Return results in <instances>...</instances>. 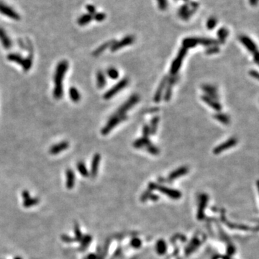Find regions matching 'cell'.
I'll return each mask as SVG.
<instances>
[{
	"instance_id": "22",
	"label": "cell",
	"mask_w": 259,
	"mask_h": 259,
	"mask_svg": "<svg viewBox=\"0 0 259 259\" xmlns=\"http://www.w3.org/2000/svg\"><path fill=\"white\" fill-rule=\"evenodd\" d=\"M213 118L217 121H218V122H220L223 125H228L230 122V118L229 115L226 113H221V112H218V113H214L213 115Z\"/></svg>"
},
{
	"instance_id": "25",
	"label": "cell",
	"mask_w": 259,
	"mask_h": 259,
	"mask_svg": "<svg viewBox=\"0 0 259 259\" xmlns=\"http://www.w3.org/2000/svg\"><path fill=\"white\" fill-rule=\"evenodd\" d=\"M198 45L197 38L196 37H187L183 39L182 41V47L188 49L194 48L197 47Z\"/></svg>"
},
{
	"instance_id": "18",
	"label": "cell",
	"mask_w": 259,
	"mask_h": 259,
	"mask_svg": "<svg viewBox=\"0 0 259 259\" xmlns=\"http://www.w3.org/2000/svg\"><path fill=\"white\" fill-rule=\"evenodd\" d=\"M151 143H152V142L149 139V137H145L142 136L141 137H139V138L135 140L133 142V143H132V146L136 149H141L146 148V147L149 146Z\"/></svg>"
},
{
	"instance_id": "4",
	"label": "cell",
	"mask_w": 259,
	"mask_h": 259,
	"mask_svg": "<svg viewBox=\"0 0 259 259\" xmlns=\"http://www.w3.org/2000/svg\"><path fill=\"white\" fill-rule=\"evenodd\" d=\"M187 49L184 47H181L179 49L176 58H174V60H173L171 63L169 71L170 75L173 76L178 74L179 70H180L181 67V65H182V62L184 58H185L186 54H187Z\"/></svg>"
},
{
	"instance_id": "11",
	"label": "cell",
	"mask_w": 259,
	"mask_h": 259,
	"mask_svg": "<svg viewBox=\"0 0 259 259\" xmlns=\"http://www.w3.org/2000/svg\"><path fill=\"white\" fill-rule=\"evenodd\" d=\"M168 78H169V76H167V75L163 77V79H161V82L159 84V86H158V87L157 88V89H156V91L155 94H154V96H153V102L156 104L159 103V102L161 101L163 99L165 88L167 84Z\"/></svg>"
},
{
	"instance_id": "3",
	"label": "cell",
	"mask_w": 259,
	"mask_h": 259,
	"mask_svg": "<svg viewBox=\"0 0 259 259\" xmlns=\"http://www.w3.org/2000/svg\"><path fill=\"white\" fill-rule=\"evenodd\" d=\"M128 117L127 115H117L114 113L107 121L106 125L102 128L101 130V133L102 135H107L115 128L116 126H118L120 123L124 122L126 120H127Z\"/></svg>"
},
{
	"instance_id": "19",
	"label": "cell",
	"mask_w": 259,
	"mask_h": 259,
	"mask_svg": "<svg viewBox=\"0 0 259 259\" xmlns=\"http://www.w3.org/2000/svg\"><path fill=\"white\" fill-rule=\"evenodd\" d=\"M66 186L68 189H71L74 188V184H75V175L73 170L71 169H68L66 172Z\"/></svg>"
},
{
	"instance_id": "12",
	"label": "cell",
	"mask_w": 259,
	"mask_h": 259,
	"mask_svg": "<svg viewBox=\"0 0 259 259\" xmlns=\"http://www.w3.org/2000/svg\"><path fill=\"white\" fill-rule=\"evenodd\" d=\"M201 89L203 92H204V94L213 99L218 100L220 99V95L218 94V88L215 86L209 84H204L201 86Z\"/></svg>"
},
{
	"instance_id": "45",
	"label": "cell",
	"mask_w": 259,
	"mask_h": 259,
	"mask_svg": "<svg viewBox=\"0 0 259 259\" xmlns=\"http://www.w3.org/2000/svg\"><path fill=\"white\" fill-rule=\"evenodd\" d=\"M142 132H143V137H149L151 135L150 132V127L148 124H145L143 127V130H142Z\"/></svg>"
},
{
	"instance_id": "8",
	"label": "cell",
	"mask_w": 259,
	"mask_h": 259,
	"mask_svg": "<svg viewBox=\"0 0 259 259\" xmlns=\"http://www.w3.org/2000/svg\"><path fill=\"white\" fill-rule=\"evenodd\" d=\"M237 142H238V141H237V137H231L226 141L223 142V143H222L221 144L218 145V146H216L215 148L213 149V153L215 154V155H218V154L221 153L222 152H223V151L236 146L237 144Z\"/></svg>"
},
{
	"instance_id": "38",
	"label": "cell",
	"mask_w": 259,
	"mask_h": 259,
	"mask_svg": "<svg viewBox=\"0 0 259 259\" xmlns=\"http://www.w3.org/2000/svg\"><path fill=\"white\" fill-rule=\"evenodd\" d=\"M146 150L147 152L150 154H152L153 156H158V154L160 153V149L153 143H151L149 145V146L146 147Z\"/></svg>"
},
{
	"instance_id": "32",
	"label": "cell",
	"mask_w": 259,
	"mask_h": 259,
	"mask_svg": "<svg viewBox=\"0 0 259 259\" xmlns=\"http://www.w3.org/2000/svg\"><path fill=\"white\" fill-rule=\"evenodd\" d=\"M92 240V237L90 235H86L84 236H83L82 239L81 240V245L79 250L80 251H84L85 249L87 248V247L89 246Z\"/></svg>"
},
{
	"instance_id": "27",
	"label": "cell",
	"mask_w": 259,
	"mask_h": 259,
	"mask_svg": "<svg viewBox=\"0 0 259 259\" xmlns=\"http://www.w3.org/2000/svg\"><path fill=\"white\" fill-rule=\"evenodd\" d=\"M107 84V79L104 74L102 71H97V86L98 89H103Z\"/></svg>"
},
{
	"instance_id": "16",
	"label": "cell",
	"mask_w": 259,
	"mask_h": 259,
	"mask_svg": "<svg viewBox=\"0 0 259 259\" xmlns=\"http://www.w3.org/2000/svg\"><path fill=\"white\" fill-rule=\"evenodd\" d=\"M100 161H101V156L99 153L94 154L93 156V158L92 160V163H91V170L89 172V174L92 176V178H95L98 174V171H99V166Z\"/></svg>"
},
{
	"instance_id": "54",
	"label": "cell",
	"mask_w": 259,
	"mask_h": 259,
	"mask_svg": "<svg viewBox=\"0 0 259 259\" xmlns=\"http://www.w3.org/2000/svg\"><path fill=\"white\" fill-rule=\"evenodd\" d=\"M249 2H250V4H251L252 6L255 7L257 5L258 0H249Z\"/></svg>"
},
{
	"instance_id": "36",
	"label": "cell",
	"mask_w": 259,
	"mask_h": 259,
	"mask_svg": "<svg viewBox=\"0 0 259 259\" xmlns=\"http://www.w3.org/2000/svg\"><path fill=\"white\" fill-rule=\"evenodd\" d=\"M74 234H75V237H74V241L76 242H81V239L83 237V235L81 233V231L80 229V227H79V224L76 223L74 224Z\"/></svg>"
},
{
	"instance_id": "44",
	"label": "cell",
	"mask_w": 259,
	"mask_h": 259,
	"mask_svg": "<svg viewBox=\"0 0 259 259\" xmlns=\"http://www.w3.org/2000/svg\"><path fill=\"white\" fill-rule=\"evenodd\" d=\"M93 19L97 21V22H102L106 19V15L102 12H96L93 16Z\"/></svg>"
},
{
	"instance_id": "5",
	"label": "cell",
	"mask_w": 259,
	"mask_h": 259,
	"mask_svg": "<svg viewBox=\"0 0 259 259\" xmlns=\"http://www.w3.org/2000/svg\"><path fill=\"white\" fill-rule=\"evenodd\" d=\"M140 101V96L138 94H134L131 95L129 97V99H128L127 101H125L124 103H123L122 105H121L119 108L118 109V110L115 112V114L117 115H126V113H127V111H129L130 109L132 108L135 105H136V104L138 103Z\"/></svg>"
},
{
	"instance_id": "52",
	"label": "cell",
	"mask_w": 259,
	"mask_h": 259,
	"mask_svg": "<svg viewBox=\"0 0 259 259\" xmlns=\"http://www.w3.org/2000/svg\"><path fill=\"white\" fill-rule=\"evenodd\" d=\"M158 110H159V108H158V107H153V108L148 109L146 113H156V112H158Z\"/></svg>"
},
{
	"instance_id": "15",
	"label": "cell",
	"mask_w": 259,
	"mask_h": 259,
	"mask_svg": "<svg viewBox=\"0 0 259 259\" xmlns=\"http://www.w3.org/2000/svg\"><path fill=\"white\" fill-rule=\"evenodd\" d=\"M201 99L205 104H207V105L210 107L211 108L217 111V113H218V112H220L222 110V109H223V107H222L221 104L218 100H216L213 99V98L207 96L206 94L202 95Z\"/></svg>"
},
{
	"instance_id": "53",
	"label": "cell",
	"mask_w": 259,
	"mask_h": 259,
	"mask_svg": "<svg viewBox=\"0 0 259 259\" xmlns=\"http://www.w3.org/2000/svg\"><path fill=\"white\" fill-rule=\"evenodd\" d=\"M86 259H97V256L94 253H90L86 257Z\"/></svg>"
},
{
	"instance_id": "56",
	"label": "cell",
	"mask_w": 259,
	"mask_h": 259,
	"mask_svg": "<svg viewBox=\"0 0 259 259\" xmlns=\"http://www.w3.org/2000/svg\"><path fill=\"white\" fill-rule=\"evenodd\" d=\"M183 1H186H186H189V0H183Z\"/></svg>"
},
{
	"instance_id": "33",
	"label": "cell",
	"mask_w": 259,
	"mask_h": 259,
	"mask_svg": "<svg viewBox=\"0 0 259 259\" xmlns=\"http://www.w3.org/2000/svg\"><path fill=\"white\" fill-rule=\"evenodd\" d=\"M69 94L71 99L74 102H78L81 99V95L75 87H71L69 89Z\"/></svg>"
},
{
	"instance_id": "13",
	"label": "cell",
	"mask_w": 259,
	"mask_h": 259,
	"mask_svg": "<svg viewBox=\"0 0 259 259\" xmlns=\"http://www.w3.org/2000/svg\"><path fill=\"white\" fill-rule=\"evenodd\" d=\"M156 188L157 189L158 191H160L161 192L168 195L169 197L172 198V199H179L181 196V194L179 191L165 187V186H157L155 184H153V189Z\"/></svg>"
},
{
	"instance_id": "6",
	"label": "cell",
	"mask_w": 259,
	"mask_h": 259,
	"mask_svg": "<svg viewBox=\"0 0 259 259\" xmlns=\"http://www.w3.org/2000/svg\"><path fill=\"white\" fill-rule=\"evenodd\" d=\"M129 84V79L127 78H123L122 79L119 81L118 83H117L115 85H114L111 89H109L108 91L104 93L103 95V98L104 99L108 100L110 99L111 98H113L115 95L118 94L120 91H122Z\"/></svg>"
},
{
	"instance_id": "31",
	"label": "cell",
	"mask_w": 259,
	"mask_h": 259,
	"mask_svg": "<svg viewBox=\"0 0 259 259\" xmlns=\"http://www.w3.org/2000/svg\"><path fill=\"white\" fill-rule=\"evenodd\" d=\"M7 59L10 61L15 62L16 64L22 66L23 63H24L25 58H23L20 55L17 54V53H10L7 55Z\"/></svg>"
},
{
	"instance_id": "48",
	"label": "cell",
	"mask_w": 259,
	"mask_h": 259,
	"mask_svg": "<svg viewBox=\"0 0 259 259\" xmlns=\"http://www.w3.org/2000/svg\"><path fill=\"white\" fill-rule=\"evenodd\" d=\"M249 75L256 79H258V72L257 71H256V70H251V71H250Z\"/></svg>"
},
{
	"instance_id": "49",
	"label": "cell",
	"mask_w": 259,
	"mask_h": 259,
	"mask_svg": "<svg viewBox=\"0 0 259 259\" xmlns=\"http://www.w3.org/2000/svg\"><path fill=\"white\" fill-rule=\"evenodd\" d=\"M22 197L23 198V199L26 200L30 197V194L27 190H24L22 192Z\"/></svg>"
},
{
	"instance_id": "37",
	"label": "cell",
	"mask_w": 259,
	"mask_h": 259,
	"mask_svg": "<svg viewBox=\"0 0 259 259\" xmlns=\"http://www.w3.org/2000/svg\"><path fill=\"white\" fill-rule=\"evenodd\" d=\"M107 75L108 76L109 78L113 79V80H116V79H118L119 78V75H120V74H119V71H118V69H115V68L111 67L107 69Z\"/></svg>"
},
{
	"instance_id": "1",
	"label": "cell",
	"mask_w": 259,
	"mask_h": 259,
	"mask_svg": "<svg viewBox=\"0 0 259 259\" xmlns=\"http://www.w3.org/2000/svg\"><path fill=\"white\" fill-rule=\"evenodd\" d=\"M69 63L66 60H61L58 63L54 75V89H53V97L55 99H61L64 94V89H63V80H64L65 74H66Z\"/></svg>"
},
{
	"instance_id": "57",
	"label": "cell",
	"mask_w": 259,
	"mask_h": 259,
	"mask_svg": "<svg viewBox=\"0 0 259 259\" xmlns=\"http://www.w3.org/2000/svg\"><path fill=\"white\" fill-rule=\"evenodd\" d=\"M84 259H86V258H84Z\"/></svg>"
},
{
	"instance_id": "10",
	"label": "cell",
	"mask_w": 259,
	"mask_h": 259,
	"mask_svg": "<svg viewBox=\"0 0 259 259\" xmlns=\"http://www.w3.org/2000/svg\"><path fill=\"white\" fill-rule=\"evenodd\" d=\"M0 13L14 20H20V16L17 12L2 2H0Z\"/></svg>"
},
{
	"instance_id": "17",
	"label": "cell",
	"mask_w": 259,
	"mask_h": 259,
	"mask_svg": "<svg viewBox=\"0 0 259 259\" xmlns=\"http://www.w3.org/2000/svg\"><path fill=\"white\" fill-rule=\"evenodd\" d=\"M69 147V143H68L67 141H63L60 142L59 143L54 145V146H53L52 147H50L49 152H50V154H52V155H56V154L60 153V152H62V151H66Z\"/></svg>"
},
{
	"instance_id": "35",
	"label": "cell",
	"mask_w": 259,
	"mask_h": 259,
	"mask_svg": "<svg viewBox=\"0 0 259 259\" xmlns=\"http://www.w3.org/2000/svg\"><path fill=\"white\" fill-rule=\"evenodd\" d=\"M39 203V199L38 198H31L30 197L29 199L26 200H24L23 202V207L25 208H30V207H33L35 205H37Z\"/></svg>"
},
{
	"instance_id": "55",
	"label": "cell",
	"mask_w": 259,
	"mask_h": 259,
	"mask_svg": "<svg viewBox=\"0 0 259 259\" xmlns=\"http://www.w3.org/2000/svg\"><path fill=\"white\" fill-rule=\"evenodd\" d=\"M14 259H22V258H20V257H19V256H17V257H15V258Z\"/></svg>"
},
{
	"instance_id": "20",
	"label": "cell",
	"mask_w": 259,
	"mask_h": 259,
	"mask_svg": "<svg viewBox=\"0 0 259 259\" xmlns=\"http://www.w3.org/2000/svg\"><path fill=\"white\" fill-rule=\"evenodd\" d=\"M198 45L204 46L205 47H209L212 46H219L218 40L210 38H197Z\"/></svg>"
},
{
	"instance_id": "50",
	"label": "cell",
	"mask_w": 259,
	"mask_h": 259,
	"mask_svg": "<svg viewBox=\"0 0 259 259\" xmlns=\"http://www.w3.org/2000/svg\"><path fill=\"white\" fill-rule=\"evenodd\" d=\"M141 240H140L139 239H134L133 240H132V242H131L132 246L135 247V248H137V247H139L140 246H141Z\"/></svg>"
},
{
	"instance_id": "34",
	"label": "cell",
	"mask_w": 259,
	"mask_h": 259,
	"mask_svg": "<svg viewBox=\"0 0 259 259\" xmlns=\"http://www.w3.org/2000/svg\"><path fill=\"white\" fill-rule=\"evenodd\" d=\"M77 169L81 176L84 177H87L89 176V172L88 169H86V165L83 162H79L77 163Z\"/></svg>"
},
{
	"instance_id": "51",
	"label": "cell",
	"mask_w": 259,
	"mask_h": 259,
	"mask_svg": "<svg viewBox=\"0 0 259 259\" xmlns=\"http://www.w3.org/2000/svg\"><path fill=\"white\" fill-rule=\"evenodd\" d=\"M253 60L254 62L256 63V64L258 65V63H259V53L258 51H256L255 53H253Z\"/></svg>"
},
{
	"instance_id": "29",
	"label": "cell",
	"mask_w": 259,
	"mask_h": 259,
	"mask_svg": "<svg viewBox=\"0 0 259 259\" xmlns=\"http://www.w3.org/2000/svg\"><path fill=\"white\" fill-rule=\"evenodd\" d=\"M207 202V195H202L201 202H200L199 210H198V215L197 218L199 220H202L203 218H204V207L206 206Z\"/></svg>"
},
{
	"instance_id": "40",
	"label": "cell",
	"mask_w": 259,
	"mask_h": 259,
	"mask_svg": "<svg viewBox=\"0 0 259 259\" xmlns=\"http://www.w3.org/2000/svg\"><path fill=\"white\" fill-rule=\"evenodd\" d=\"M220 51V48L219 46H212L207 47L205 50V54L206 55H214L217 54Z\"/></svg>"
},
{
	"instance_id": "39",
	"label": "cell",
	"mask_w": 259,
	"mask_h": 259,
	"mask_svg": "<svg viewBox=\"0 0 259 259\" xmlns=\"http://www.w3.org/2000/svg\"><path fill=\"white\" fill-rule=\"evenodd\" d=\"M217 25H218V20H217V18L214 17H211L207 20L206 27L209 30H212L214 29V27L217 26Z\"/></svg>"
},
{
	"instance_id": "28",
	"label": "cell",
	"mask_w": 259,
	"mask_h": 259,
	"mask_svg": "<svg viewBox=\"0 0 259 259\" xmlns=\"http://www.w3.org/2000/svg\"><path fill=\"white\" fill-rule=\"evenodd\" d=\"M160 118L158 116H154L151 119L150 121V125H149V127H150V132L151 135H154L156 134V132H157L158 130V123H159Z\"/></svg>"
},
{
	"instance_id": "24",
	"label": "cell",
	"mask_w": 259,
	"mask_h": 259,
	"mask_svg": "<svg viewBox=\"0 0 259 259\" xmlns=\"http://www.w3.org/2000/svg\"><path fill=\"white\" fill-rule=\"evenodd\" d=\"M189 171V169L186 166H181L179 169L175 170V171H172L171 174H169V179L170 180H174V179H176L178 178V177H180L181 176H184V175L186 174Z\"/></svg>"
},
{
	"instance_id": "2",
	"label": "cell",
	"mask_w": 259,
	"mask_h": 259,
	"mask_svg": "<svg viewBox=\"0 0 259 259\" xmlns=\"http://www.w3.org/2000/svg\"><path fill=\"white\" fill-rule=\"evenodd\" d=\"M199 4L197 2L192 1L181 5L178 10V15L182 20H189L199 8Z\"/></svg>"
},
{
	"instance_id": "21",
	"label": "cell",
	"mask_w": 259,
	"mask_h": 259,
	"mask_svg": "<svg viewBox=\"0 0 259 259\" xmlns=\"http://www.w3.org/2000/svg\"><path fill=\"white\" fill-rule=\"evenodd\" d=\"M228 36H229V30L226 27H220L217 32V37H218L217 40H218L219 44L223 45L225 43Z\"/></svg>"
},
{
	"instance_id": "30",
	"label": "cell",
	"mask_w": 259,
	"mask_h": 259,
	"mask_svg": "<svg viewBox=\"0 0 259 259\" xmlns=\"http://www.w3.org/2000/svg\"><path fill=\"white\" fill-rule=\"evenodd\" d=\"M93 20V15H89V14H84V15H81L80 17L77 20L78 24L80 26H84L86 25H88L91 21Z\"/></svg>"
},
{
	"instance_id": "14",
	"label": "cell",
	"mask_w": 259,
	"mask_h": 259,
	"mask_svg": "<svg viewBox=\"0 0 259 259\" xmlns=\"http://www.w3.org/2000/svg\"><path fill=\"white\" fill-rule=\"evenodd\" d=\"M239 41H240V43L248 49L250 52L253 53V54L256 51L258 50L257 46H256L255 42H254L251 38H249L248 36H244V35L240 36L239 37Z\"/></svg>"
},
{
	"instance_id": "41",
	"label": "cell",
	"mask_w": 259,
	"mask_h": 259,
	"mask_svg": "<svg viewBox=\"0 0 259 259\" xmlns=\"http://www.w3.org/2000/svg\"><path fill=\"white\" fill-rule=\"evenodd\" d=\"M32 64V56H28L26 58H25L24 63H23L22 67L23 68V70L25 71H28L30 69Z\"/></svg>"
},
{
	"instance_id": "23",
	"label": "cell",
	"mask_w": 259,
	"mask_h": 259,
	"mask_svg": "<svg viewBox=\"0 0 259 259\" xmlns=\"http://www.w3.org/2000/svg\"><path fill=\"white\" fill-rule=\"evenodd\" d=\"M0 41L5 49H10L12 47L11 40L4 31L3 28L0 27Z\"/></svg>"
},
{
	"instance_id": "42",
	"label": "cell",
	"mask_w": 259,
	"mask_h": 259,
	"mask_svg": "<svg viewBox=\"0 0 259 259\" xmlns=\"http://www.w3.org/2000/svg\"><path fill=\"white\" fill-rule=\"evenodd\" d=\"M157 251L159 254H164L166 251V245L163 240H159L157 244Z\"/></svg>"
},
{
	"instance_id": "43",
	"label": "cell",
	"mask_w": 259,
	"mask_h": 259,
	"mask_svg": "<svg viewBox=\"0 0 259 259\" xmlns=\"http://www.w3.org/2000/svg\"><path fill=\"white\" fill-rule=\"evenodd\" d=\"M158 6L159 10L164 11L168 8V5H169V2L168 0H157Z\"/></svg>"
},
{
	"instance_id": "26",
	"label": "cell",
	"mask_w": 259,
	"mask_h": 259,
	"mask_svg": "<svg viewBox=\"0 0 259 259\" xmlns=\"http://www.w3.org/2000/svg\"><path fill=\"white\" fill-rule=\"evenodd\" d=\"M115 42V40H112V41H107V42H106V43L102 44V45L100 46L99 48H97L96 50H95L94 52H93L92 55H94V56H99V55H101L102 53H103L104 50H107V48H110L111 46L113 45Z\"/></svg>"
},
{
	"instance_id": "47",
	"label": "cell",
	"mask_w": 259,
	"mask_h": 259,
	"mask_svg": "<svg viewBox=\"0 0 259 259\" xmlns=\"http://www.w3.org/2000/svg\"><path fill=\"white\" fill-rule=\"evenodd\" d=\"M86 9L89 12V15H94L95 13H96V8L94 5H92V4H88V5L86 6Z\"/></svg>"
},
{
	"instance_id": "9",
	"label": "cell",
	"mask_w": 259,
	"mask_h": 259,
	"mask_svg": "<svg viewBox=\"0 0 259 259\" xmlns=\"http://www.w3.org/2000/svg\"><path fill=\"white\" fill-rule=\"evenodd\" d=\"M135 42V37L133 36H127L119 41H115L113 46L110 47L112 52L120 50V49L126 47V46L132 45Z\"/></svg>"
},
{
	"instance_id": "7",
	"label": "cell",
	"mask_w": 259,
	"mask_h": 259,
	"mask_svg": "<svg viewBox=\"0 0 259 259\" xmlns=\"http://www.w3.org/2000/svg\"><path fill=\"white\" fill-rule=\"evenodd\" d=\"M179 74H176V75H170L169 76V78H168L167 84L166 86H165L164 94H163V99L165 102H169L171 99L172 97V92H173V88H174V86L177 83V81H179Z\"/></svg>"
},
{
	"instance_id": "46",
	"label": "cell",
	"mask_w": 259,
	"mask_h": 259,
	"mask_svg": "<svg viewBox=\"0 0 259 259\" xmlns=\"http://www.w3.org/2000/svg\"><path fill=\"white\" fill-rule=\"evenodd\" d=\"M60 238H61V240L64 242H66V243H72V242H75V241H74V238L69 236V235H66V234L61 235V236H60Z\"/></svg>"
}]
</instances>
